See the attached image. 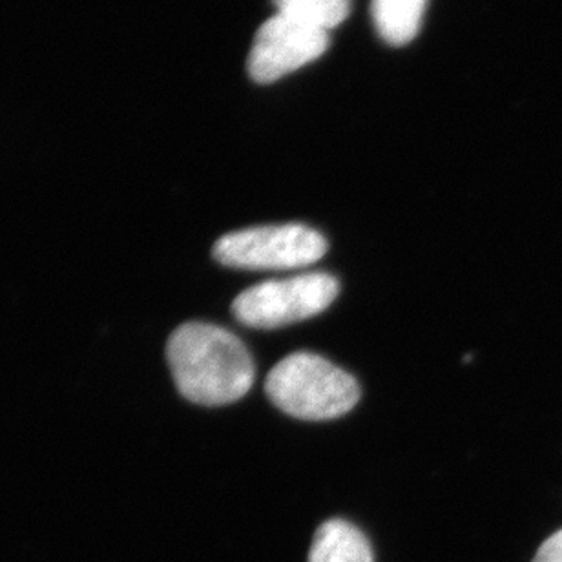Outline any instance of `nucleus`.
<instances>
[{
    "instance_id": "obj_6",
    "label": "nucleus",
    "mask_w": 562,
    "mask_h": 562,
    "mask_svg": "<svg viewBox=\"0 0 562 562\" xmlns=\"http://www.w3.org/2000/svg\"><path fill=\"white\" fill-rule=\"evenodd\" d=\"M308 562H374V553L360 528L344 519H330L314 533Z\"/></svg>"
},
{
    "instance_id": "obj_1",
    "label": "nucleus",
    "mask_w": 562,
    "mask_h": 562,
    "mask_svg": "<svg viewBox=\"0 0 562 562\" xmlns=\"http://www.w3.org/2000/svg\"><path fill=\"white\" fill-rule=\"evenodd\" d=\"M167 358L179 393L200 406L234 404L255 385L256 366L249 349L220 325H179L168 340Z\"/></svg>"
},
{
    "instance_id": "obj_5",
    "label": "nucleus",
    "mask_w": 562,
    "mask_h": 562,
    "mask_svg": "<svg viewBox=\"0 0 562 562\" xmlns=\"http://www.w3.org/2000/svg\"><path fill=\"white\" fill-rule=\"evenodd\" d=\"M329 48V33L277 13L261 24L247 68L256 82L269 85L313 63Z\"/></svg>"
},
{
    "instance_id": "obj_4",
    "label": "nucleus",
    "mask_w": 562,
    "mask_h": 562,
    "mask_svg": "<svg viewBox=\"0 0 562 562\" xmlns=\"http://www.w3.org/2000/svg\"><path fill=\"white\" fill-rule=\"evenodd\" d=\"M338 292L340 283L329 272L261 281L236 296L233 314L252 329H278L324 313Z\"/></svg>"
},
{
    "instance_id": "obj_2",
    "label": "nucleus",
    "mask_w": 562,
    "mask_h": 562,
    "mask_svg": "<svg viewBox=\"0 0 562 562\" xmlns=\"http://www.w3.org/2000/svg\"><path fill=\"white\" fill-rule=\"evenodd\" d=\"M266 393L280 412L308 422L344 417L360 401L357 380L314 352L280 360L267 376Z\"/></svg>"
},
{
    "instance_id": "obj_8",
    "label": "nucleus",
    "mask_w": 562,
    "mask_h": 562,
    "mask_svg": "<svg viewBox=\"0 0 562 562\" xmlns=\"http://www.w3.org/2000/svg\"><path fill=\"white\" fill-rule=\"evenodd\" d=\"M278 13L292 16L296 21L318 27L329 33L340 26L351 11V0H272Z\"/></svg>"
},
{
    "instance_id": "obj_9",
    "label": "nucleus",
    "mask_w": 562,
    "mask_h": 562,
    "mask_svg": "<svg viewBox=\"0 0 562 562\" xmlns=\"http://www.w3.org/2000/svg\"><path fill=\"white\" fill-rule=\"evenodd\" d=\"M531 562H562V530L555 531L542 542Z\"/></svg>"
},
{
    "instance_id": "obj_7",
    "label": "nucleus",
    "mask_w": 562,
    "mask_h": 562,
    "mask_svg": "<svg viewBox=\"0 0 562 562\" xmlns=\"http://www.w3.org/2000/svg\"><path fill=\"white\" fill-rule=\"evenodd\" d=\"M427 0H371L374 27L391 46H404L417 37Z\"/></svg>"
},
{
    "instance_id": "obj_3",
    "label": "nucleus",
    "mask_w": 562,
    "mask_h": 562,
    "mask_svg": "<svg viewBox=\"0 0 562 562\" xmlns=\"http://www.w3.org/2000/svg\"><path fill=\"white\" fill-rule=\"evenodd\" d=\"M329 249L324 234L302 223L266 225L225 234L212 255L222 266L245 271H291L313 266Z\"/></svg>"
}]
</instances>
